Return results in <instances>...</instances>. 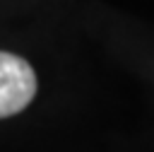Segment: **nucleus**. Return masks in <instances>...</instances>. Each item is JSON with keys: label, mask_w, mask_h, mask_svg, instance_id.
I'll return each mask as SVG.
<instances>
[{"label": "nucleus", "mask_w": 154, "mask_h": 152, "mask_svg": "<svg viewBox=\"0 0 154 152\" xmlns=\"http://www.w3.org/2000/svg\"><path fill=\"white\" fill-rule=\"evenodd\" d=\"M36 94V75L31 65L14 55L0 51V118L19 113Z\"/></svg>", "instance_id": "1"}]
</instances>
